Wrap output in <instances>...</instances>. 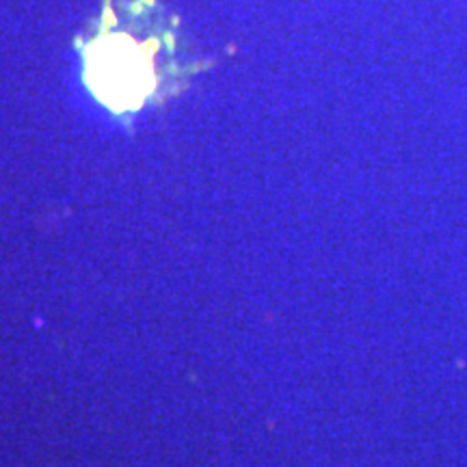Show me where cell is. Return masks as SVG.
<instances>
[{"label": "cell", "mask_w": 467, "mask_h": 467, "mask_svg": "<svg viewBox=\"0 0 467 467\" xmlns=\"http://www.w3.org/2000/svg\"><path fill=\"white\" fill-rule=\"evenodd\" d=\"M87 80L102 102L117 110L137 108L152 91V52L126 35H108L91 46Z\"/></svg>", "instance_id": "obj_1"}]
</instances>
